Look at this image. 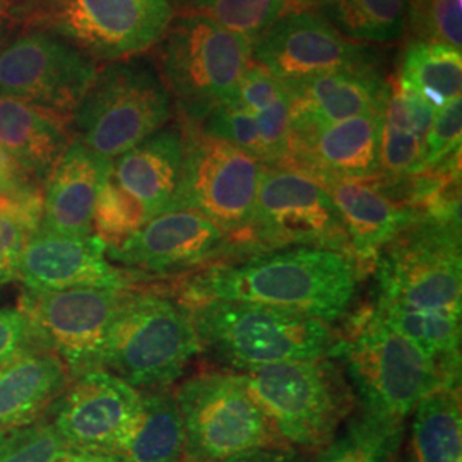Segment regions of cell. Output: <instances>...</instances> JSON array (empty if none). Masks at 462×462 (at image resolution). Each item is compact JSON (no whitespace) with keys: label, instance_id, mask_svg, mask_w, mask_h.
I'll use <instances>...</instances> for the list:
<instances>
[{"label":"cell","instance_id":"28","mask_svg":"<svg viewBox=\"0 0 462 462\" xmlns=\"http://www.w3.org/2000/svg\"><path fill=\"white\" fill-rule=\"evenodd\" d=\"M396 78L402 89L418 93L440 110L452 99L461 98V50L411 42L402 55Z\"/></svg>","mask_w":462,"mask_h":462},{"label":"cell","instance_id":"18","mask_svg":"<svg viewBox=\"0 0 462 462\" xmlns=\"http://www.w3.org/2000/svg\"><path fill=\"white\" fill-rule=\"evenodd\" d=\"M383 108L324 127L290 131L288 158L317 182L370 180L380 177V133Z\"/></svg>","mask_w":462,"mask_h":462},{"label":"cell","instance_id":"15","mask_svg":"<svg viewBox=\"0 0 462 462\" xmlns=\"http://www.w3.org/2000/svg\"><path fill=\"white\" fill-rule=\"evenodd\" d=\"M143 393L106 370L70 380L50 423L72 452L118 456L141 413Z\"/></svg>","mask_w":462,"mask_h":462},{"label":"cell","instance_id":"5","mask_svg":"<svg viewBox=\"0 0 462 462\" xmlns=\"http://www.w3.org/2000/svg\"><path fill=\"white\" fill-rule=\"evenodd\" d=\"M282 442L319 454L356 410L346 374L329 356L250 366L238 374Z\"/></svg>","mask_w":462,"mask_h":462},{"label":"cell","instance_id":"30","mask_svg":"<svg viewBox=\"0 0 462 462\" xmlns=\"http://www.w3.org/2000/svg\"><path fill=\"white\" fill-rule=\"evenodd\" d=\"M183 14L204 16L225 30L244 36L250 43L278 21L288 0H168Z\"/></svg>","mask_w":462,"mask_h":462},{"label":"cell","instance_id":"12","mask_svg":"<svg viewBox=\"0 0 462 462\" xmlns=\"http://www.w3.org/2000/svg\"><path fill=\"white\" fill-rule=\"evenodd\" d=\"M129 288L24 290L17 309L28 319L36 345L47 347L72 379L101 370L108 330Z\"/></svg>","mask_w":462,"mask_h":462},{"label":"cell","instance_id":"21","mask_svg":"<svg viewBox=\"0 0 462 462\" xmlns=\"http://www.w3.org/2000/svg\"><path fill=\"white\" fill-rule=\"evenodd\" d=\"M291 99L290 131L315 129L382 110L389 81L380 64L343 67L284 86Z\"/></svg>","mask_w":462,"mask_h":462},{"label":"cell","instance_id":"43","mask_svg":"<svg viewBox=\"0 0 462 462\" xmlns=\"http://www.w3.org/2000/svg\"><path fill=\"white\" fill-rule=\"evenodd\" d=\"M223 462H303L298 457L297 450L284 447H267V448H252L231 456Z\"/></svg>","mask_w":462,"mask_h":462},{"label":"cell","instance_id":"19","mask_svg":"<svg viewBox=\"0 0 462 462\" xmlns=\"http://www.w3.org/2000/svg\"><path fill=\"white\" fill-rule=\"evenodd\" d=\"M135 274L110 264L105 244L95 235L70 236L38 230L23 250L17 280L24 290L129 288Z\"/></svg>","mask_w":462,"mask_h":462},{"label":"cell","instance_id":"26","mask_svg":"<svg viewBox=\"0 0 462 462\" xmlns=\"http://www.w3.org/2000/svg\"><path fill=\"white\" fill-rule=\"evenodd\" d=\"M122 462H185V430L170 389L143 393V406L118 456Z\"/></svg>","mask_w":462,"mask_h":462},{"label":"cell","instance_id":"20","mask_svg":"<svg viewBox=\"0 0 462 462\" xmlns=\"http://www.w3.org/2000/svg\"><path fill=\"white\" fill-rule=\"evenodd\" d=\"M343 219L351 259L360 273H372L380 250L418 221L401 196L397 179L322 182Z\"/></svg>","mask_w":462,"mask_h":462},{"label":"cell","instance_id":"13","mask_svg":"<svg viewBox=\"0 0 462 462\" xmlns=\"http://www.w3.org/2000/svg\"><path fill=\"white\" fill-rule=\"evenodd\" d=\"M97 74L91 57L45 30L21 34L0 49V97L64 118L74 114Z\"/></svg>","mask_w":462,"mask_h":462},{"label":"cell","instance_id":"40","mask_svg":"<svg viewBox=\"0 0 462 462\" xmlns=\"http://www.w3.org/2000/svg\"><path fill=\"white\" fill-rule=\"evenodd\" d=\"M33 330L19 309H0V365L33 345Z\"/></svg>","mask_w":462,"mask_h":462},{"label":"cell","instance_id":"8","mask_svg":"<svg viewBox=\"0 0 462 462\" xmlns=\"http://www.w3.org/2000/svg\"><path fill=\"white\" fill-rule=\"evenodd\" d=\"M173 116V99L148 60L105 67L84 93L72 120L84 146L114 160L162 131Z\"/></svg>","mask_w":462,"mask_h":462},{"label":"cell","instance_id":"1","mask_svg":"<svg viewBox=\"0 0 462 462\" xmlns=\"http://www.w3.org/2000/svg\"><path fill=\"white\" fill-rule=\"evenodd\" d=\"M362 273L324 248L271 250L208 265L180 284V301H242L312 315L332 324L346 314Z\"/></svg>","mask_w":462,"mask_h":462},{"label":"cell","instance_id":"6","mask_svg":"<svg viewBox=\"0 0 462 462\" xmlns=\"http://www.w3.org/2000/svg\"><path fill=\"white\" fill-rule=\"evenodd\" d=\"M200 353L198 330L182 301L129 288L108 330L101 370L135 389H168Z\"/></svg>","mask_w":462,"mask_h":462},{"label":"cell","instance_id":"32","mask_svg":"<svg viewBox=\"0 0 462 462\" xmlns=\"http://www.w3.org/2000/svg\"><path fill=\"white\" fill-rule=\"evenodd\" d=\"M148 221L144 208L110 175L101 185L97 198L91 219L93 235L105 244V248L118 247Z\"/></svg>","mask_w":462,"mask_h":462},{"label":"cell","instance_id":"29","mask_svg":"<svg viewBox=\"0 0 462 462\" xmlns=\"http://www.w3.org/2000/svg\"><path fill=\"white\" fill-rule=\"evenodd\" d=\"M406 7V0H341L322 11L346 38L389 43L404 32Z\"/></svg>","mask_w":462,"mask_h":462},{"label":"cell","instance_id":"17","mask_svg":"<svg viewBox=\"0 0 462 462\" xmlns=\"http://www.w3.org/2000/svg\"><path fill=\"white\" fill-rule=\"evenodd\" d=\"M108 261L135 274L168 276L199 265L240 259L230 238L194 209H171L154 216L118 247L105 248Z\"/></svg>","mask_w":462,"mask_h":462},{"label":"cell","instance_id":"34","mask_svg":"<svg viewBox=\"0 0 462 462\" xmlns=\"http://www.w3.org/2000/svg\"><path fill=\"white\" fill-rule=\"evenodd\" d=\"M67 452L49 418L0 433V462H59Z\"/></svg>","mask_w":462,"mask_h":462},{"label":"cell","instance_id":"33","mask_svg":"<svg viewBox=\"0 0 462 462\" xmlns=\"http://www.w3.org/2000/svg\"><path fill=\"white\" fill-rule=\"evenodd\" d=\"M462 0H408L406 23L411 42L462 47Z\"/></svg>","mask_w":462,"mask_h":462},{"label":"cell","instance_id":"23","mask_svg":"<svg viewBox=\"0 0 462 462\" xmlns=\"http://www.w3.org/2000/svg\"><path fill=\"white\" fill-rule=\"evenodd\" d=\"M183 148L182 127H163L112 163V179L144 208L149 219L175 208Z\"/></svg>","mask_w":462,"mask_h":462},{"label":"cell","instance_id":"22","mask_svg":"<svg viewBox=\"0 0 462 462\" xmlns=\"http://www.w3.org/2000/svg\"><path fill=\"white\" fill-rule=\"evenodd\" d=\"M114 160L103 158L81 141H72L53 166L43 190L40 230L89 236L99 189L112 175Z\"/></svg>","mask_w":462,"mask_h":462},{"label":"cell","instance_id":"4","mask_svg":"<svg viewBox=\"0 0 462 462\" xmlns=\"http://www.w3.org/2000/svg\"><path fill=\"white\" fill-rule=\"evenodd\" d=\"M182 303L192 317L202 351L235 370L326 358L337 341L329 322L312 315L242 301Z\"/></svg>","mask_w":462,"mask_h":462},{"label":"cell","instance_id":"27","mask_svg":"<svg viewBox=\"0 0 462 462\" xmlns=\"http://www.w3.org/2000/svg\"><path fill=\"white\" fill-rule=\"evenodd\" d=\"M411 447L418 462H462L461 387L446 383L414 408Z\"/></svg>","mask_w":462,"mask_h":462},{"label":"cell","instance_id":"24","mask_svg":"<svg viewBox=\"0 0 462 462\" xmlns=\"http://www.w3.org/2000/svg\"><path fill=\"white\" fill-rule=\"evenodd\" d=\"M70 380L66 365L36 343L0 365V433L42 420Z\"/></svg>","mask_w":462,"mask_h":462},{"label":"cell","instance_id":"25","mask_svg":"<svg viewBox=\"0 0 462 462\" xmlns=\"http://www.w3.org/2000/svg\"><path fill=\"white\" fill-rule=\"evenodd\" d=\"M66 120L26 101L0 97V146L43 185L69 146Z\"/></svg>","mask_w":462,"mask_h":462},{"label":"cell","instance_id":"37","mask_svg":"<svg viewBox=\"0 0 462 462\" xmlns=\"http://www.w3.org/2000/svg\"><path fill=\"white\" fill-rule=\"evenodd\" d=\"M259 143L263 149V165H281L288 158L291 99L284 88L280 98L255 116Z\"/></svg>","mask_w":462,"mask_h":462},{"label":"cell","instance_id":"35","mask_svg":"<svg viewBox=\"0 0 462 462\" xmlns=\"http://www.w3.org/2000/svg\"><path fill=\"white\" fill-rule=\"evenodd\" d=\"M199 127L206 134L228 141L233 146L245 151L263 163V149L259 143L255 116L242 108L235 99L217 105L215 110L199 124Z\"/></svg>","mask_w":462,"mask_h":462},{"label":"cell","instance_id":"49","mask_svg":"<svg viewBox=\"0 0 462 462\" xmlns=\"http://www.w3.org/2000/svg\"><path fill=\"white\" fill-rule=\"evenodd\" d=\"M185 462H187V461H185Z\"/></svg>","mask_w":462,"mask_h":462},{"label":"cell","instance_id":"16","mask_svg":"<svg viewBox=\"0 0 462 462\" xmlns=\"http://www.w3.org/2000/svg\"><path fill=\"white\" fill-rule=\"evenodd\" d=\"M252 57L282 86L343 67L380 64V51L349 42L324 14L297 11L274 21L252 42Z\"/></svg>","mask_w":462,"mask_h":462},{"label":"cell","instance_id":"38","mask_svg":"<svg viewBox=\"0 0 462 462\" xmlns=\"http://www.w3.org/2000/svg\"><path fill=\"white\" fill-rule=\"evenodd\" d=\"M36 230L0 206V290L17 280L23 250Z\"/></svg>","mask_w":462,"mask_h":462},{"label":"cell","instance_id":"45","mask_svg":"<svg viewBox=\"0 0 462 462\" xmlns=\"http://www.w3.org/2000/svg\"><path fill=\"white\" fill-rule=\"evenodd\" d=\"M14 23H16V19L13 14L11 0H0V49H2L4 38L11 32Z\"/></svg>","mask_w":462,"mask_h":462},{"label":"cell","instance_id":"46","mask_svg":"<svg viewBox=\"0 0 462 462\" xmlns=\"http://www.w3.org/2000/svg\"><path fill=\"white\" fill-rule=\"evenodd\" d=\"M293 2L297 4L298 7H303V11H305V9H312V7L326 9V7H330L337 2H341V0H293Z\"/></svg>","mask_w":462,"mask_h":462},{"label":"cell","instance_id":"2","mask_svg":"<svg viewBox=\"0 0 462 462\" xmlns=\"http://www.w3.org/2000/svg\"><path fill=\"white\" fill-rule=\"evenodd\" d=\"M329 358L339 360L356 397L358 413L391 429L404 430L418 402L446 383H459L375 307L353 315L337 332Z\"/></svg>","mask_w":462,"mask_h":462},{"label":"cell","instance_id":"41","mask_svg":"<svg viewBox=\"0 0 462 462\" xmlns=\"http://www.w3.org/2000/svg\"><path fill=\"white\" fill-rule=\"evenodd\" d=\"M32 185L42 183L32 179L21 166L17 165L16 160L0 146V194L16 192Z\"/></svg>","mask_w":462,"mask_h":462},{"label":"cell","instance_id":"14","mask_svg":"<svg viewBox=\"0 0 462 462\" xmlns=\"http://www.w3.org/2000/svg\"><path fill=\"white\" fill-rule=\"evenodd\" d=\"M168 0H60L38 26L99 60H124L154 47L170 24Z\"/></svg>","mask_w":462,"mask_h":462},{"label":"cell","instance_id":"48","mask_svg":"<svg viewBox=\"0 0 462 462\" xmlns=\"http://www.w3.org/2000/svg\"><path fill=\"white\" fill-rule=\"evenodd\" d=\"M406 2H408V0H406Z\"/></svg>","mask_w":462,"mask_h":462},{"label":"cell","instance_id":"31","mask_svg":"<svg viewBox=\"0 0 462 462\" xmlns=\"http://www.w3.org/2000/svg\"><path fill=\"white\" fill-rule=\"evenodd\" d=\"M315 462H394L404 440V430L391 429L356 413Z\"/></svg>","mask_w":462,"mask_h":462},{"label":"cell","instance_id":"10","mask_svg":"<svg viewBox=\"0 0 462 462\" xmlns=\"http://www.w3.org/2000/svg\"><path fill=\"white\" fill-rule=\"evenodd\" d=\"M173 394L182 414L187 462H223L252 448H291L238 374H200Z\"/></svg>","mask_w":462,"mask_h":462},{"label":"cell","instance_id":"3","mask_svg":"<svg viewBox=\"0 0 462 462\" xmlns=\"http://www.w3.org/2000/svg\"><path fill=\"white\" fill-rule=\"evenodd\" d=\"M374 273L382 319H461V223L418 219L380 250Z\"/></svg>","mask_w":462,"mask_h":462},{"label":"cell","instance_id":"7","mask_svg":"<svg viewBox=\"0 0 462 462\" xmlns=\"http://www.w3.org/2000/svg\"><path fill=\"white\" fill-rule=\"evenodd\" d=\"M156 45L158 72L183 122L198 125L217 105L236 98L252 60L248 40L196 14L171 19Z\"/></svg>","mask_w":462,"mask_h":462},{"label":"cell","instance_id":"36","mask_svg":"<svg viewBox=\"0 0 462 462\" xmlns=\"http://www.w3.org/2000/svg\"><path fill=\"white\" fill-rule=\"evenodd\" d=\"M461 98H456L447 103L440 110H437L435 120L425 139L421 160L416 166L413 175L442 165L450 156L461 152Z\"/></svg>","mask_w":462,"mask_h":462},{"label":"cell","instance_id":"11","mask_svg":"<svg viewBox=\"0 0 462 462\" xmlns=\"http://www.w3.org/2000/svg\"><path fill=\"white\" fill-rule=\"evenodd\" d=\"M248 244L252 255L309 247L339 252L351 259L343 219L326 187L288 165L263 166Z\"/></svg>","mask_w":462,"mask_h":462},{"label":"cell","instance_id":"42","mask_svg":"<svg viewBox=\"0 0 462 462\" xmlns=\"http://www.w3.org/2000/svg\"><path fill=\"white\" fill-rule=\"evenodd\" d=\"M60 0H11L14 19L38 28L42 19L49 14L50 11L59 4Z\"/></svg>","mask_w":462,"mask_h":462},{"label":"cell","instance_id":"47","mask_svg":"<svg viewBox=\"0 0 462 462\" xmlns=\"http://www.w3.org/2000/svg\"><path fill=\"white\" fill-rule=\"evenodd\" d=\"M394 462H418L416 456H414V450L413 447H411V442H408L402 450H399L396 461Z\"/></svg>","mask_w":462,"mask_h":462},{"label":"cell","instance_id":"9","mask_svg":"<svg viewBox=\"0 0 462 462\" xmlns=\"http://www.w3.org/2000/svg\"><path fill=\"white\" fill-rule=\"evenodd\" d=\"M183 165L173 209H194L223 231L240 259L252 255L248 228L263 163L245 151L183 122Z\"/></svg>","mask_w":462,"mask_h":462},{"label":"cell","instance_id":"44","mask_svg":"<svg viewBox=\"0 0 462 462\" xmlns=\"http://www.w3.org/2000/svg\"><path fill=\"white\" fill-rule=\"evenodd\" d=\"M59 462H122L120 457L110 454H89V452H67Z\"/></svg>","mask_w":462,"mask_h":462},{"label":"cell","instance_id":"39","mask_svg":"<svg viewBox=\"0 0 462 462\" xmlns=\"http://www.w3.org/2000/svg\"><path fill=\"white\" fill-rule=\"evenodd\" d=\"M284 91V86L273 78L261 64H250L245 74L242 76L235 101L250 112L259 116L269 108Z\"/></svg>","mask_w":462,"mask_h":462}]
</instances>
